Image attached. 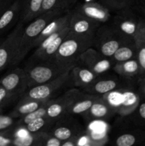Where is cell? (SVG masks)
Returning a JSON list of instances; mask_svg holds the SVG:
<instances>
[{
  "label": "cell",
  "mask_w": 145,
  "mask_h": 146,
  "mask_svg": "<svg viewBox=\"0 0 145 146\" xmlns=\"http://www.w3.org/2000/svg\"><path fill=\"white\" fill-rule=\"evenodd\" d=\"M55 123V121L49 119L46 116H42L34 119L29 123L24 125L26 129L29 133L49 132L51 128Z\"/></svg>",
  "instance_id": "29"
},
{
  "label": "cell",
  "mask_w": 145,
  "mask_h": 146,
  "mask_svg": "<svg viewBox=\"0 0 145 146\" xmlns=\"http://www.w3.org/2000/svg\"><path fill=\"white\" fill-rule=\"evenodd\" d=\"M136 58V48L134 38L127 37L122 43L110 59L112 63H119Z\"/></svg>",
  "instance_id": "23"
},
{
  "label": "cell",
  "mask_w": 145,
  "mask_h": 146,
  "mask_svg": "<svg viewBox=\"0 0 145 146\" xmlns=\"http://www.w3.org/2000/svg\"><path fill=\"white\" fill-rule=\"evenodd\" d=\"M139 2V4H145V0H137Z\"/></svg>",
  "instance_id": "43"
},
{
  "label": "cell",
  "mask_w": 145,
  "mask_h": 146,
  "mask_svg": "<svg viewBox=\"0 0 145 146\" xmlns=\"http://www.w3.org/2000/svg\"><path fill=\"white\" fill-rule=\"evenodd\" d=\"M122 83L116 77H100L88 86L82 89L90 94L102 96L108 92L114 91L122 86Z\"/></svg>",
  "instance_id": "19"
},
{
  "label": "cell",
  "mask_w": 145,
  "mask_h": 146,
  "mask_svg": "<svg viewBox=\"0 0 145 146\" xmlns=\"http://www.w3.org/2000/svg\"><path fill=\"white\" fill-rule=\"evenodd\" d=\"M134 39L136 48V58L140 66L139 77L145 78V22L142 17Z\"/></svg>",
  "instance_id": "22"
},
{
  "label": "cell",
  "mask_w": 145,
  "mask_h": 146,
  "mask_svg": "<svg viewBox=\"0 0 145 146\" xmlns=\"http://www.w3.org/2000/svg\"><path fill=\"white\" fill-rule=\"evenodd\" d=\"M99 95L90 94H83L81 92L78 96L72 105L70 106L68 114L71 115H82L86 112L98 98Z\"/></svg>",
  "instance_id": "24"
},
{
  "label": "cell",
  "mask_w": 145,
  "mask_h": 146,
  "mask_svg": "<svg viewBox=\"0 0 145 146\" xmlns=\"http://www.w3.org/2000/svg\"><path fill=\"white\" fill-rule=\"evenodd\" d=\"M69 31L70 27L69 26H67L45 38L42 43L36 47V49L29 60L30 64L54 58L61 43Z\"/></svg>",
  "instance_id": "8"
},
{
  "label": "cell",
  "mask_w": 145,
  "mask_h": 146,
  "mask_svg": "<svg viewBox=\"0 0 145 146\" xmlns=\"http://www.w3.org/2000/svg\"><path fill=\"white\" fill-rule=\"evenodd\" d=\"M117 111L111 107L101 96H99L92 106L82 114L88 122L92 121H107L112 118Z\"/></svg>",
  "instance_id": "16"
},
{
  "label": "cell",
  "mask_w": 145,
  "mask_h": 146,
  "mask_svg": "<svg viewBox=\"0 0 145 146\" xmlns=\"http://www.w3.org/2000/svg\"><path fill=\"white\" fill-rule=\"evenodd\" d=\"M52 100L53 98L48 99L45 102H44L39 108H37L36 110H35V111H33V112H31L29 113L26 114V115H24V116L21 117L18 122V125H19L20 126H24V125L29 123L31 121H34V119H36V118H40V117L45 116V115H46L48 105H49L50 103L52 101Z\"/></svg>",
  "instance_id": "31"
},
{
  "label": "cell",
  "mask_w": 145,
  "mask_h": 146,
  "mask_svg": "<svg viewBox=\"0 0 145 146\" xmlns=\"http://www.w3.org/2000/svg\"><path fill=\"white\" fill-rule=\"evenodd\" d=\"M68 10L70 9H57L43 13L29 22L26 27H24L16 56L11 66L17 65L25 58L27 54L32 49L33 42L48 23L56 17L66 13Z\"/></svg>",
  "instance_id": "1"
},
{
  "label": "cell",
  "mask_w": 145,
  "mask_h": 146,
  "mask_svg": "<svg viewBox=\"0 0 145 146\" xmlns=\"http://www.w3.org/2000/svg\"><path fill=\"white\" fill-rule=\"evenodd\" d=\"M127 36L122 34L113 24H102L95 33L92 40V46L101 54L111 58Z\"/></svg>",
  "instance_id": "5"
},
{
  "label": "cell",
  "mask_w": 145,
  "mask_h": 146,
  "mask_svg": "<svg viewBox=\"0 0 145 146\" xmlns=\"http://www.w3.org/2000/svg\"><path fill=\"white\" fill-rule=\"evenodd\" d=\"M74 65L63 64L55 58L30 64L24 69L28 78V87L49 82L63 73L71 71Z\"/></svg>",
  "instance_id": "2"
},
{
  "label": "cell",
  "mask_w": 145,
  "mask_h": 146,
  "mask_svg": "<svg viewBox=\"0 0 145 146\" xmlns=\"http://www.w3.org/2000/svg\"><path fill=\"white\" fill-rule=\"evenodd\" d=\"M48 132L28 133L24 136L14 137L12 145L15 146H43V142Z\"/></svg>",
  "instance_id": "28"
},
{
  "label": "cell",
  "mask_w": 145,
  "mask_h": 146,
  "mask_svg": "<svg viewBox=\"0 0 145 146\" xmlns=\"http://www.w3.org/2000/svg\"><path fill=\"white\" fill-rule=\"evenodd\" d=\"M85 130L79 121L74 118L73 115L66 114L55 121L48 133L63 141L82 133Z\"/></svg>",
  "instance_id": "10"
},
{
  "label": "cell",
  "mask_w": 145,
  "mask_h": 146,
  "mask_svg": "<svg viewBox=\"0 0 145 146\" xmlns=\"http://www.w3.org/2000/svg\"><path fill=\"white\" fill-rule=\"evenodd\" d=\"M77 1L78 0H44L40 14L57 9H71V7L76 4Z\"/></svg>",
  "instance_id": "30"
},
{
  "label": "cell",
  "mask_w": 145,
  "mask_h": 146,
  "mask_svg": "<svg viewBox=\"0 0 145 146\" xmlns=\"http://www.w3.org/2000/svg\"><path fill=\"white\" fill-rule=\"evenodd\" d=\"M71 15V9H70L66 13L56 17L51 22L48 23L44 30L41 31V34L38 35V36L36 38L35 41L33 42L32 48L38 47L42 43V41L50 35L60 31L67 26H69Z\"/></svg>",
  "instance_id": "20"
},
{
  "label": "cell",
  "mask_w": 145,
  "mask_h": 146,
  "mask_svg": "<svg viewBox=\"0 0 145 146\" xmlns=\"http://www.w3.org/2000/svg\"><path fill=\"white\" fill-rule=\"evenodd\" d=\"M3 40H4V39H2V38H0V44H1V43L2 42Z\"/></svg>",
  "instance_id": "45"
},
{
  "label": "cell",
  "mask_w": 145,
  "mask_h": 146,
  "mask_svg": "<svg viewBox=\"0 0 145 146\" xmlns=\"http://www.w3.org/2000/svg\"><path fill=\"white\" fill-rule=\"evenodd\" d=\"M15 0H0V16L12 4Z\"/></svg>",
  "instance_id": "41"
},
{
  "label": "cell",
  "mask_w": 145,
  "mask_h": 146,
  "mask_svg": "<svg viewBox=\"0 0 145 146\" xmlns=\"http://www.w3.org/2000/svg\"><path fill=\"white\" fill-rule=\"evenodd\" d=\"M101 24L100 22L82 15L75 10H71L69 27L70 31L73 34L94 36L95 31Z\"/></svg>",
  "instance_id": "15"
},
{
  "label": "cell",
  "mask_w": 145,
  "mask_h": 146,
  "mask_svg": "<svg viewBox=\"0 0 145 146\" xmlns=\"http://www.w3.org/2000/svg\"><path fill=\"white\" fill-rule=\"evenodd\" d=\"M77 62L85 66L98 76L106 73L112 66L110 58L103 56L92 47L88 48L81 54Z\"/></svg>",
  "instance_id": "11"
},
{
  "label": "cell",
  "mask_w": 145,
  "mask_h": 146,
  "mask_svg": "<svg viewBox=\"0 0 145 146\" xmlns=\"http://www.w3.org/2000/svg\"><path fill=\"white\" fill-rule=\"evenodd\" d=\"M14 136L8 137L2 133H0V146H8L12 145Z\"/></svg>",
  "instance_id": "40"
},
{
  "label": "cell",
  "mask_w": 145,
  "mask_h": 146,
  "mask_svg": "<svg viewBox=\"0 0 145 146\" xmlns=\"http://www.w3.org/2000/svg\"><path fill=\"white\" fill-rule=\"evenodd\" d=\"M70 71L63 73L49 82L28 88L21 98L33 100H46L51 98L55 92L71 82Z\"/></svg>",
  "instance_id": "7"
},
{
  "label": "cell",
  "mask_w": 145,
  "mask_h": 146,
  "mask_svg": "<svg viewBox=\"0 0 145 146\" xmlns=\"http://www.w3.org/2000/svg\"><path fill=\"white\" fill-rule=\"evenodd\" d=\"M134 8L136 9L137 12L140 14L141 17H142V19H143L145 22V4H139L138 5L135 4Z\"/></svg>",
  "instance_id": "42"
},
{
  "label": "cell",
  "mask_w": 145,
  "mask_h": 146,
  "mask_svg": "<svg viewBox=\"0 0 145 146\" xmlns=\"http://www.w3.org/2000/svg\"><path fill=\"white\" fill-rule=\"evenodd\" d=\"M0 85L16 96L23 95L28 89V78L24 69L16 68L0 80Z\"/></svg>",
  "instance_id": "13"
},
{
  "label": "cell",
  "mask_w": 145,
  "mask_h": 146,
  "mask_svg": "<svg viewBox=\"0 0 145 146\" xmlns=\"http://www.w3.org/2000/svg\"><path fill=\"white\" fill-rule=\"evenodd\" d=\"M92 40L93 36H92L77 35L69 31L61 43L54 58L63 64L74 65L81 54L92 47Z\"/></svg>",
  "instance_id": "4"
},
{
  "label": "cell",
  "mask_w": 145,
  "mask_h": 146,
  "mask_svg": "<svg viewBox=\"0 0 145 146\" xmlns=\"http://www.w3.org/2000/svg\"><path fill=\"white\" fill-rule=\"evenodd\" d=\"M24 24L18 21L14 29L0 44V71L12 65L16 56Z\"/></svg>",
  "instance_id": "6"
},
{
  "label": "cell",
  "mask_w": 145,
  "mask_h": 146,
  "mask_svg": "<svg viewBox=\"0 0 145 146\" xmlns=\"http://www.w3.org/2000/svg\"><path fill=\"white\" fill-rule=\"evenodd\" d=\"M74 10L100 24L108 22L112 17L110 10L98 1H88L78 3Z\"/></svg>",
  "instance_id": "14"
},
{
  "label": "cell",
  "mask_w": 145,
  "mask_h": 146,
  "mask_svg": "<svg viewBox=\"0 0 145 146\" xmlns=\"http://www.w3.org/2000/svg\"><path fill=\"white\" fill-rule=\"evenodd\" d=\"M141 97L138 90L129 86L122 85V101L117 111L120 116H128L132 114L140 102Z\"/></svg>",
  "instance_id": "17"
},
{
  "label": "cell",
  "mask_w": 145,
  "mask_h": 146,
  "mask_svg": "<svg viewBox=\"0 0 145 146\" xmlns=\"http://www.w3.org/2000/svg\"><path fill=\"white\" fill-rule=\"evenodd\" d=\"M71 82L75 86L80 87L82 89L92 84L98 76L92 71L85 67V66L78 63L73 66L70 71Z\"/></svg>",
  "instance_id": "21"
},
{
  "label": "cell",
  "mask_w": 145,
  "mask_h": 146,
  "mask_svg": "<svg viewBox=\"0 0 145 146\" xmlns=\"http://www.w3.org/2000/svg\"><path fill=\"white\" fill-rule=\"evenodd\" d=\"M134 6L115 11L112 24L122 34L134 38L140 22L141 16L135 11Z\"/></svg>",
  "instance_id": "9"
},
{
  "label": "cell",
  "mask_w": 145,
  "mask_h": 146,
  "mask_svg": "<svg viewBox=\"0 0 145 146\" xmlns=\"http://www.w3.org/2000/svg\"><path fill=\"white\" fill-rule=\"evenodd\" d=\"M14 124V119L11 115H0V131L7 129Z\"/></svg>",
  "instance_id": "37"
},
{
  "label": "cell",
  "mask_w": 145,
  "mask_h": 146,
  "mask_svg": "<svg viewBox=\"0 0 145 146\" xmlns=\"http://www.w3.org/2000/svg\"><path fill=\"white\" fill-rule=\"evenodd\" d=\"M16 96L9 92L4 87L0 85V106H4L16 98Z\"/></svg>",
  "instance_id": "35"
},
{
  "label": "cell",
  "mask_w": 145,
  "mask_h": 146,
  "mask_svg": "<svg viewBox=\"0 0 145 146\" xmlns=\"http://www.w3.org/2000/svg\"><path fill=\"white\" fill-rule=\"evenodd\" d=\"M138 92L140 97L145 99V78L144 77H139L137 80Z\"/></svg>",
  "instance_id": "39"
},
{
  "label": "cell",
  "mask_w": 145,
  "mask_h": 146,
  "mask_svg": "<svg viewBox=\"0 0 145 146\" xmlns=\"http://www.w3.org/2000/svg\"><path fill=\"white\" fill-rule=\"evenodd\" d=\"M113 70L119 76L127 78L136 76H139L140 74V66L136 58L116 63L114 65Z\"/></svg>",
  "instance_id": "25"
},
{
  "label": "cell",
  "mask_w": 145,
  "mask_h": 146,
  "mask_svg": "<svg viewBox=\"0 0 145 146\" xmlns=\"http://www.w3.org/2000/svg\"><path fill=\"white\" fill-rule=\"evenodd\" d=\"M82 133L78 134V135H75V136L71 137V138H68V139L65 140V141H62L61 146H78V140H79L80 136L81 134Z\"/></svg>",
  "instance_id": "38"
},
{
  "label": "cell",
  "mask_w": 145,
  "mask_h": 146,
  "mask_svg": "<svg viewBox=\"0 0 145 146\" xmlns=\"http://www.w3.org/2000/svg\"><path fill=\"white\" fill-rule=\"evenodd\" d=\"M61 143L62 141L48 133L43 142V146H61Z\"/></svg>",
  "instance_id": "36"
},
{
  "label": "cell",
  "mask_w": 145,
  "mask_h": 146,
  "mask_svg": "<svg viewBox=\"0 0 145 146\" xmlns=\"http://www.w3.org/2000/svg\"><path fill=\"white\" fill-rule=\"evenodd\" d=\"M128 118L135 125L145 128V99L141 98L138 106Z\"/></svg>",
  "instance_id": "33"
},
{
  "label": "cell",
  "mask_w": 145,
  "mask_h": 146,
  "mask_svg": "<svg viewBox=\"0 0 145 146\" xmlns=\"http://www.w3.org/2000/svg\"><path fill=\"white\" fill-rule=\"evenodd\" d=\"M100 3L113 11L134 7L136 4L135 0H101Z\"/></svg>",
  "instance_id": "34"
},
{
  "label": "cell",
  "mask_w": 145,
  "mask_h": 146,
  "mask_svg": "<svg viewBox=\"0 0 145 146\" xmlns=\"http://www.w3.org/2000/svg\"><path fill=\"white\" fill-rule=\"evenodd\" d=\"M80 93L81 91L78 88H72L68 90L61 96L53 99L48 105L45 116L55 122L68 114L70 106Z\"/></svg>",
  "instance_id": "12"
},
{
  "label": "cell",
  "mask_w": 145,
  "mask_h": 146,
  "mask_svg": "<svg viewBox=\"0 0 145 146\" xmlns=\"http://www.w3.org/2000/svg\"><path fill=\"white\" fill-rule=\"evenodd\" d=\"M44 0H23V8L20 21L29 23L40 15Z\"/></svg>",
  "instance_id": "26"
},
{
  "label": "cell",
  "mask_w": 145,
  "mask_h": 146,
  "mask_svg": "<svg viewBox=\"0 0 145 146\" xmlns=\"http://www.w3.org/2000/svg\"><path fill=\"white\" fill-rule=\"evenodd\" d=\"M1 111H2V106H0V113L1 112Z\"/></svg>",
  "instance_id": "44"
},
{
  "label": "cell",
  "mask_w": 145,
  "mask_h": 146,
  "mask_svg": "<svg viewBox=\"0 0 145 146\" xmlns=\"http://www.w3.org/2000/svg\"><path fill=\"white\" fill-rule=\"evenodd\" d=\"M22 8L23 0H15L0 16V35L18 24L20 21Z\"/></svg>",
  "instance_id": "18"
},
{
  "label": "cell",
  "mask_w": 145,
  "mask_h": 146,
  "mask_svg": "<svg viewBox=\"0 0 145 146\" xmlns=\"http://www.w3.org/2000/svg\"><path fill=\"white\" fill-rule=\"evenodd\" d=\"M108 138L109 141L113 139L117 146L140 145L145 141V130L134 124L128 116H120L114 123Z\"/></svg>",
  "instance_id": "3"
},
{
  "label": "cell",
  "mask_w": 145,
  "mask_h": 146,
  "mask_svg": "<svg viewBox=\"0 0 145 146\" xmlns=\"http://www.w3.org/2000/svg\"><path fill=\"white\" fill-rule=\"evenodd\" d=\"M85 133L89 139L90 146L103 145L109 141L106 131H98L89 128L85 129Z\"/></svg>",
  "instance_id": "32"
},
{
  "label": "cell",
  "mask_w": 145,
  "mask_h": 146,
  "mask_svg": "<svg viewBox=\"0 0 145 146\" xmlns=\"http://www.w3.org/2000/svg\"><path fill=\"white\" fill-rule=\"evenodd\" d=\"M50 99V98H49ZM46 100H33L21 98L15 108L11 112V115L13 118H21L24 115L33 112L39 108Z\"/></svg>",
  "instance_id": "27"
},
{
  "label": "cell",
  "mask_w": 145,
  "mask_h": 146,
  "mask_svg": "<svg viewBox=\"0 0 145 146\" xmlns=\"http://www.w3.org/2000/svg\"><path fill=\"white\" fill-rule=\"evenodd\" d=\"M100 1H101V0H99V2H100Z\"/></svg>",
  "instance_id": "46"
}]
</instances>
